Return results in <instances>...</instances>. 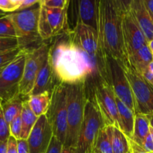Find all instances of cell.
I'll return each instance as SVG.
<instances>
[{"mask_svg":"<svg viewBox=\"0 0 153 153\" xmlns=\"http://www.w3.org/2000/svg\"><path fill=\"white\" fill-rule=\"evenodd\" d=\"M8 150V141L0 144V153H7Z\"/></svg>","mask_w":153,"mask_h":153,"instance_id":"obj_42","label":"cell"},{"mask_svg":"<svg viewBox=\"0 0 153 153\" xmlns=\"http://www.w3.org/2000/svg\"><path fill=\"white\" fill-rule=\"evenodd\" d=\"M2 102L1 100H0V109L2 108Z\"/></svg>","mask_w":153,"mask_h":153,"instance_id":"obj_48","label":"cell"},{"mask_svg":"<svg viewBox=\"0 0 153 153\" xmlns=\"http://www.w3.org/2000/svg\"><path fill=\"white\" fill-rule=\"evenodd\" d=\"M89 98L97 106L104 125L118 128L116 96L108 82L102 79L95 82L93 86L92 96Z\"/></svg>","mask_w":153,"mask_h":153,"instance_id":"obj_11","label":"cell"},{"mask_svg":"<svg viewBox=\"0 0 153 153\" xmlns=\"http://www.w3.org/2000/svg\"><path fill=\"white\" fill-rule=\"evenodd\" d=\"M128 141L129 146H130V150L131 151L132 153H148L146 152V151H144L141 146H138L136 143L132 141L131 140L128 139Z\"/></svg>","mask_w":153,"mask_h":153,"instance_id":"obj_39","label":"cell"},{"mask_svg":"<svg viewBox=\"0 0 153 153\" xmlns=\"http://www.w3.org/2000/svg\"><path fill=\"white\" fill-rule=\"evenodd\" d=\"M0 37H16L14 28L8 14L0 16Z\"/></svg>","mask_w":153,"mask_h":153,"instance_id":"obj_27","label":"cell"},{"mask_svg":"<svg viewBox=\"0 0 153 153\" xmlns=\"http://www.w3.org/2000/svg\"><path fill=\"white\" fill-rule=\"evenodd\" d=\"M40 7L44 10L47 23L52 30L54 37L69 29L68 26V8H49L44 7L41 4Z\"/></svg>","mask_w":153,"mask_h":153,"instance_id":"obj_18","label":"cell"},{"mask_svg":"<svg viewBox=\"0 0 153 153\" xmlns=\"http://www.w3.org/2000/svg\"><path fill=\"white\" fill-rule=\"evenodd\" d=\"M58 83H60L57 81L53 70L50 65L48 56L46 61L44 63L43 66L40 68L37 78H36L34 88L32 91L31 95H37V94H44L48 92L51 94L53 90L54 87Z\"/></svg>","mask_w":153,"mask_h":153,"instance_id":"obj_16","label":"cell"},{"mask_svg":"<svg viewBox=\"0 0 153 153\" xmlns=\"http://www.w3.org/2000/svg\"><path fill=\"white\" fill-rule=\"evenodd\" d=\"M111 142L113 153H128L130 151L128 139L117 127L112 126Z\"/></svg>","mask_w":153,"mask_h":153,"instance_id":"obj_26","label":"cell"},{"mask_svg":"<svg viewBox=\"0 0 153 153\" xmlns=\"http://www.w3.org/2000/svg\"><path fill=\"white\" fill-rule=\"evenodd\" d=\"M36 5V4H35ZM40 4L21 11L8 13L14 28L19 47L25 52L40 46L43 42L38 33Z\"/></svg>","mask_w":153,"mask_h":153,"instance_id":"obj_4","label":"cell"},{"mask_svg":"<svg viewBox=\"0 0 153 153\" xmlns=\"http://www.w3.org/2000/svg\"><path fill=\"white\" fill-rule=\"evenodd\" d=\"M21 121H22V131L20 139L27 140L32 129L38 120V117L34 115L28 105L27 98L24 100L22 103V109L21 112Z\"/></svg>","mask_w":153,"mask_h":153,"instance_id":"obj_23","label":"cell"},{"mask_svg":"<svg viewBox=\"0 0 153 153\" xmlns=\"http://www.w3.org/2000/svg\"><path fill=\"white\" fill-rule=\"evenodd\" d=\"M23 50L20 47L0 52V70L14 61Z\"/></svg>","mask_w":153,"mask_h":153,"instance_id":"obj_28","label":"cell"},{"mask_svg":"<svg viewBox=\"0 0 153 153\" xmlns=\"http://www.w3.org/2000/svg\"><path fill=\"white\" fill-rule=\"evenodd\" d=\"M104 126L97 106L92 100L88 97L74 152L76 153H92L99 131Z\"/></svg>","mask_w":153,"mask_h":153,"instance_id":"obj_6","label":"cell"},{"mask_svg":"<svg viewBox=\"0 0 153 153\" xmlns=\"http://www.w3.org/2000/svg\"><path fill=\"white\" fill-rule=\"evenodd\" d=\"M10 137V128L9 125L6 123L3 116L2 108L0 109V144L4 142L8 141L9 137Z\"/></svg>","mask_w":153,"mask_h":153,"instance_id":"obj_31","label":"cell"},{"mask_svg":"<svg viewBox=\"0 0 153 153\" xmlns=\"http://www.w3.org/2000/svg\"><path fill=\"white\" fill-rule=\"evenodd\" d=\"M52 137V128L46 116L39 117L26 140L29 153H46Z\"/></svg>","mask_w":153,"mask_h":153,"instance_id":"obj_13","label":"cell"},{"mask_svg":"<svg viewBox=\"0 0 153 153\" xmlns=\"http://www.w3.org/2000/svg\"><path fill=\"white\" fill-rule=\"evenodd\" d=\"M147 70L153 74V61H152L149 64H148V67H147Z\"/></svg>","mask_w":153,"mask_h":153,"instance_id":"obj_44","label":"cell"},{"mask_svg":"<svg viewBox=\"0 0 153 153\" xmlns=\"http://www.w3.org/2000/svg\"><path fill=\"white\" fill-rule=\"evenodd\" d=\"M121 65L133 94L135 114L153 115V87L130 65L128 61Z\"/></svg>","mask_w":153,"mask_h":153,"instance_id":"obj_7","label":"cell"},{"mask_svg":"<svg viewBox=\"0 0 153 153\" xmlns=\"http://www.w3.org/2000/svg\"><path fill=\"white\" fill-rule=\"evenodd\" d=\"M51 94L46 92L44 94L31 95L27 98L28 105L36 117L46 115L50 105Z\"/></svg>","mask_w":153,"mask_h":153,"instance_id":"obj_22","label":"cell"},{"mask_svg":"<svg viewBox=\"0 0 153 153\" xmlns=\"http://www.w3.org/2000/svg\"><path fill=\"white\" fill-rule=\"evenodd\" d=\"M63 149V143L56 137H52L46 153H61Z\"/></svg>","mask_w":153,"mask_h":153,"instance_id":"obj_34","label":"cell"},{"mask_svg":"<svg viewBox=\"0 0 153 153\" xmlns=\"http://www.w3.org/2000/svg\"><path fill=\"white\" fill-rule=\"evenodd\" d=\"M7 153H18L17 152V140L10 136L8 140Z\"/></svg>","mask_w":153,"mask_h":153,"instance_id":"obj_37","label":"cell"},{"mask_svg":"<svg viewBox=\"0 0 153 153\" xmlns=\"http://www.w3.org/2000/svg\"><path fill=\"white\" fill-rule=\"evenodd\" d=\"M46 116L52 126L53 136L64 144L67 131V97L64 84L58 83L54 87Z\"/></svg>","mask_w":153,"mask_h":153,"instance_id":"obj_8","label":"cell"},{"mask_svg":"<svg viewBox=\"0 0 153 153\" xmlns=\"http://www.w3.org/2000/svg\"><path fill=\"white\" fill-rule=\"evenodd\" d=\"M130 65L140 74L147 69L148 64L153 61V56L148 44L142 46L133 54L128 57Z\"/></svg>","mask_w":153,"mask_h":153,"instance_id":"obj_20","label":"cell"},{"mask_svg":"<svg viewBox=\"0 0 153 153\" xmlns=\"http://www.w3.org/2000/svg\"><path fill=\"white\" fill-rule=\"evenodd\" d=\"M26 98H22L19 96L15 97L14 99L9 100L2 103V111L3 116L8 124H10V122L15 117L20 115L22 112V103Z\"/></svg>","mask_w":153,"mask_h":153,"instance_id":"obj_25","label":"cell"},{"mask_svg":"<svg viewBox=\"0 0 153 153\" xmlns=\"http://www.w3.org/2000/svg\"><path fill=\"white\" fill-rule=\"evenodd\" d=\"M142 148L144 151L148 153H153V128L150 127L148 135L146 137Z\"/></svg>","mask_w":153,"mask_h":153,"instance_id":"obj_35","label":"cell"},{"mask_svg":"<svg viewBox=\"0 0 153 153\" xmlns=\"http://www.w3.org/2000/svg\"><path fill=\"white\" fill-rule=\"evenodd\" d=\"M39 2H40V0H20V7L17 11L26 10V9L30 8L32 6L38 4Z\"/></svg>","mask_w":153,"mask_h":153,"instance_id":"obj_36","label":"cell"},{"mask_svg":"<svg viewBox=\"0 0 153 153\" xmlns=\"http://www.w3.org/2000/svg\"><path fill=\"white\" fill-rule=\"evenodd\" d=\"M140 75L142 76V77H143V79H145V80L146 81V82H148L150 85H151L152 87H153V74L152 73H151L150 72H148L146 69V70L145 71H144L143 73Z\"/></svg>","mask_w":153,"mask_h":153,"instance_id":"obj_40","label":"cell"},{"mask_svg":"<svg viewBox=\"0 0 153 153\" xmlns=\"http://www.w3.org/2000/svg\"><path fill=\"white\" fill-rule=\"evenodd\" d=\"M146 8L153 18V0H143Z\"/></svg>","mask_w":153,"mask_h":153,"instance_id":"obj_41","label":"cell"},{"mask_svg":"<svg viewBox=\"0 0 153 153\" xmlns=\"http://www.w3.org/2000/svg\"><path fill=\"white\" fill-rule=\"evenodd\" d=\"M61 153H76V152H75L74 150H72V149H69V148H66L63 146V149L62 150Z\"/></svg>","mask_w":153,"mask_h":153,"instance_id":"obj_43","label":"cell"},{"mask_svg":"<svg viewBox=\"0 0 153 153\" xmlns=\"http://www.w3.org/2000/svg\"><path fill=\"white\" fill-rule=\"evenodd\" d=\"M112 126H104L99 131L92 153H113L111 134Z\"/></svg>","mask_w":153,"mask_h":153,"instance_id":"obj_24","label":"cell"},{"mask_svg":"<svg viewBox=\"0 0 153 153\" xmlns=\"http://www.w3.org/2000/svg\"><path fill=\"white\" fill-rule=\"evenodd\" d=\"M122 0H100L98 2V38L99 53L122 64L128 57L122 34Z\"/></svg>","mask_w":153,"mask_h":153,"instance_id":"obj_2","label":"cell"},{"mask_svg":"<svg viewBox=\"0 0 153 153\" xmlns=\"http://www.w3.org/2000/svg\"><path fill=\"white\" fill-rule=\"evenodd\" d=\"M26 52L22 51L12 62L0 70V100L2 103L20 96Z\"/></svg>","mask_w":153,"mask_h":153,"instance_id":"obj_10","label":"cell"},{"mask_svg":"<svg viewBox=\"0 0 153 153\" xmlns=\"http://www.w3.org/2000/svg\"><path fill=\"white\" fill-rule=\"evenodd\" d=\"M50 44L51 41H44L38 47L26 52L25 65L19 91L22 98H28L31 94L38 74L48 56Z\"/></svg>","mask_w":153,"mask_h":153,"instance_id":"obj_9","label":"cell"},{"mask_svg":"<svg viewBox=\"0 0 153 153\" xmlns=\"http://www.w3.org/2000/svg\"><path fill=\"white\" fill-rule=\"evenodd\" d=\"M19 47L16 37H0V52Z\"/></svg>","mask_w":153,"mask_h":153,"instance_id":"obj_32","label":"cell"},{"mask_svg":"<svg viewBox=\"0 0 153 153\" xmlns=\"http://www.w3.org/2000/svg\"><path fill=\"white\" fill-rule=\"evenodd\" d=\"M40 4L49 8L64 9L68 7L70 1L68 0H40Z\"/></svg>","mask_w":153,"mask_h":153,"instance_id":"obj_33","label":"cell"},{"mask_svg":"<svg viewBox=\"0 0 153 153\" xmlns=\"http://www.w3.org/2000/svg\"><path fill=\"white\" fill-rule=\"evenodd\" d=\"M20 0H0V10L4 13H14L19 9Z\"/></svg>","mask_w":153,"mask_h":153,"instance_id":"obj_30","label":"cell"},{"mask_svg":"<svg viewBox=\"0 0 153 153\" xmlns=\"http://www.w3.org/2000/svg\"><path fill=\"white\" fill-rule=\"evenodd\" d=\"M20 114L15 117L9 124L10 136L16 139V140L20 139L21 131H22V121H21Z\"/></svg>","mask_w":153,"mask_h":153,"instance_id":"obj_29","label":"cell"},{"mask_svg":"<svg viewBox=\"0 0 153 153\" xmlns=\"http://www.w3.org/2000/svg\"><path fill=\"white\" fill-rule=\"evenodd\" d=\"M17 152L18 153H29L26 140L20 139L17 140Z\"/></svg>","mask_w":153,"mask_h":153,"instance_id":"obj_38","label":"cell"},{"mask_svg":"<svg viewBox=\"0 0 153 153\" xmlns=\"http://www.w3.org/2000/svg\"><path fill=\"white\" fill-rule=\"evenodd\" d=\"M67 97V131L63 146L74 151L84 116L87 96L86 82L65 85Z\"/></svg>","mask_w":153,"mask_h":153,"instance_id":"obj_3","label":"cell"},{"mask_svg":"<svg viewBox=\"0 0 153 153\" xmlns=\"http://www.w3.org/2000/svg\"><path fill=\"white\" fill-rule=\"evenodd\" d=\"M129 7L148 43L152 40L153 18L146 7L143 0H130Z\"/></svg>","mask_w":153,"mask_h":153,"instance_id":"obj_15","label":"cell"},{"mask_svg":"<svg viewBox=\"0 0 153 153\" xmlns=\"http://www.w3.org/2000/svg\"><path fill=\"white\" fill-rule=\"evenodd\" d=\"M148 118V120H149V125L150 127L152 128H153V115H149V116H147Z\"/></svg>","mask_w":153,"mask_h":153,"instance_id":"obj_45","label":"cell"},{"mask_svg":"<svg viewBox=\"0 0 153 153\" xmlns=\"http://www.w3.org/2000/svg\"><path fill=\"white\" fill-rule=\"evenodd\" d=\"M116 101L118 112V128L122 131L128 139H131L134 126L135 114L116 97Z\"/></svg>","mask_w":153,"mask_h":153,"instance_id":"obj_19","label":"cell"},{"mask_svg":"<svg viewBox=\"0 0 153 153\" xmlns=\"http://www.w3.org/2000/svg\"><path fill=\"white\" fill-rule=\"evenodd\" d=\"M128 153H132V152H131V151H130H130H129V152H128Z\"/></svg>","mask_w":153,"mask_h":153,"instance_id":"obj_49","label":"cell"},{"mask_svg":"<svg viewBox=\"0 0 153 153\" xmlns=\"http://www.w3.org/2000/svg\"><path fill=\"white\" fill-rule=\"evenodd\" d=\"M68 29L51 41L48 60L57 81L64 85L100 80V58L78 47L69 37Z\"/></svg>","mask_w":153,"mask_h":153,"instance_id":"obj_1","label":"cell"},{"mask_svg":"<svg viewBox=\"0 0 153 153\" xmlns=\"http://www.w3.org/2000/svg\"><path fill=\"white\" fill-rule=\"evenodd\" d=\"M4 15H6V13H4V11H2V10H0V16H4Z\"/></svg>","mask_w":153,"mask_h":153,"instance_id":"obj_47","label":"cell"},{"mask_svg":"<svg viewBox=\"0 0 153 153\" xmlns=\"http://www.w3.org/2000/svg\"><path fill=\"white\" fill-rule=\"evenodd\" d=\"M129 1L122 0V34L127 57L148 44L143 32L130 12Z\"/></svg>","mask_w":153,"mask_h":153,"instance_id":"obj_12","label":"cell"},{"mask_svg":"<svg viewBox=\"0 0 153 153\" xmlns=\"http://www.w3.org/2000/svg\"><path fill=\"white\" fill-rule=\"evenodd\" d=\"M149 120L146 115L142 114H136L134 118V126L131 140L138 146L142 145L149 131Z\"/></svg>","mask_w":153,"mask_h":153,"instance_id":"obj_21","label":"cell"},{"mask_svg":"<svg viewBox=\"0 0 153 153\" xmlns=\"http://www.w3.org/2000/svg\"><path fill=\"white\" fill-rule=\"evenodd\" d=\"M98 0H80L78 1V22L92 28L98 33Z\"/></svg>","mask_w":153,"mask_h":153,"instance_id":"obj_17","label":"cell"},{"mask_svg":"<svg viewBox=\"0 0 153 153\" xmlns=\"http://www.w3.org/2000/svg\"><path fill=\"white\" fill-rule=\"evenodd\" d=\"M148 47H149V49H150V51H151L152 54V56H153V40H151L150 42H148Z\"/></svg>","mask_w":153,"mask_h":153,"instance_id":"obj_46","label":"cell"},{"mask_svg":"<svg viewBox=\"0 0 153 153\" xmlns=\"http://www.w3.org/2000/svg\"><path fill=\"white\" fill-rule=\"evenodd\" d=\"M69 37L72 41L84 52L96 55L99 52L98 33L92 28L76 21L73 30H69Z\"/></svg>","mask_w":153,"mask_h":153,"instance_id":"obj_14","label":"cell"},{"mask_svg":"<svg viewBox=\"0 0 153 153\" xmlns=\"http://www.w3.org/2000/svg\"><path fill=\"white\" fill-rule=\"evenodd\" d=\"M99 55L102 60V70L100 78L108 82L116 97L135 114L133 94L122 65L112 58L103 56L100 53Z\"/></svg>","mask_w":153,"mask_h":153,"instance_id":"obj_5","label":"cell"}]
</instances>
